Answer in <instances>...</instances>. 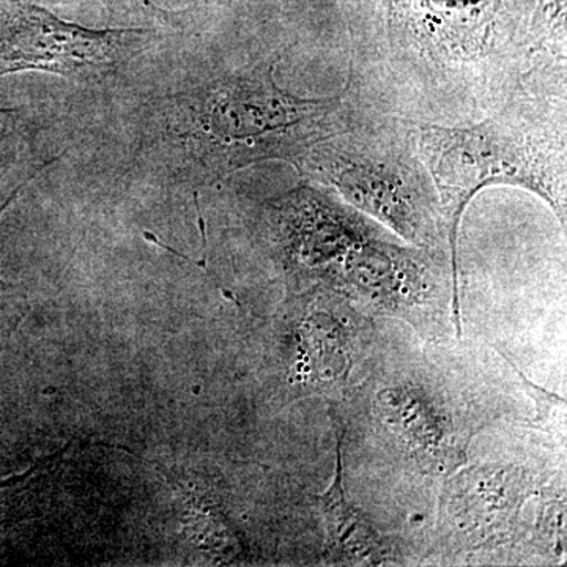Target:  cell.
I'll return each mask as SVG.
<instances>
[{"mask_svg": "<svg viewBox=\"0 0 567 567\" xmlns=\"http://www.w3.org/2000/svg\"><path fill=\"white\" fill-rule=\"evenodd\" d=\"M347 91L413 123L464 125L520 92L532 73L535 0H342Z\"/></svg>", "mask_w": 567, "mask_h": 567, "instance_id": "cell-1", "label": "cell"}, {"mask_svg": "<svg viewBox=\"0 0 567 567\" xmlns=\"http://www.w3.org/2000/svg\"><path fill=\"white\" fill-rule=\"evenodd\" d=\"M276 63L221 66L153 99L142 112V162L162 181L207 188L254 164L293 166L316 142L371 112L347 87L322 99L286 91Z\"/></svg>", "mask_w": 567, "mask_h": 567, "instance_id": "cell-2", "label": "cell"}, {"mask_svg": "<svg viewBox=\"0 0 567 567\" xmlns=\"http://www.w3.org/2000/svg\"><path fill=\"white\" fill-rule=\"evenodd\" d=\"M417 148L434 183L450 245L451 315L462 334L458 233L470 203L488 186L535 194L566 229V96L520 91L464 125L415 123Z\"/></svg>", "mask_w": 567, "mask_h": 567, "instance_id": "cell-3", "label": "cell"}, {"mask_svg": "<svg viewBox=\"0 0 567 567\" xmlns=\"http://www.w3.org/2000/svg\"><path fill=\"white\" fill-rule=\"evenodd\" d=\"M293 167L306 182L333 193L406 244L450 256L442 208L417 148L415 123L368 112L349 128L316 142Z\"/></svg>", "mask_w": 567, "mask_h": 567, "instance_id": "cell-4", "label": "cell"}, {"mask_svg": "<svg viewBox=\"0 0 567 567\" xmlns=\"http://www.w3.org/2000/svg\"><path fill=\"white\" fill-rule=\"evenodd\" d=\"M265 237L284 274L344 297L380 234L333 193L303 183L262 204Z\"/></svg>", "mask_w": 567, "mask_h": 567, "instance_id": "cell-5", "label": "cell"}, {"mask_svg": "<svg viewBox=\"0 0 567 567\" xmlns=\"http://www.w3.org/2000/svg\"><path fill=\"white\" fill-rule=\"evenodd\" d=\"M159 40L155 28H87L31 0H0V78L43 71L102 84Z\"/></svg>", "mask_w": 567, "mask_h": 567, "instance_id": "cell-6", "label": "cell"}, {"mask_svg": "<svg viewBox=\"0 0 567 567\" xmlns=\"http://www.w3.org/2000/svg\"><path fill=\"white\" fill-rule=\"evenodd\" d=\"M533 481L516 466H472L451 481L445 516L470 547L502 544L516 528Z\"/></svg>", "mask_w": 567, "mask_h": 567, "instance_id": "cell-7", "label": "cell"}, {"mask_svg": "<svg viewBox=\"0 0 567 567\" xmlns=\"http://www.w3.org/2000/svg\"><path fill=\"white\" fill-rule=\"evenodd\" d=\"M380 423L399 446L427 468L454 472L465 461V445L445 402L416 382L394 383L375 394Z\"/></svg>", "mask_w": 567, "mask_h": 567, "instance_id": "cell-8", "label": "cell"}, {"mask_svg": "<svg viewBox=\"0 0 567 567\" xmlns=\"http://www.w3.org/2000/svg\"><path fill=\"white\" fill-rule=\"evenodd\" d=\"M311 301L295 328L292 382L322 390L342 382L353 364V338L344 316L334 311V295L308 290Z\"/></svg>", "mask_w": 567, "mask_h": 567, "instance_id": "cell-9", "label": "cell"}, {"mask_svg": "<svg viewBox=\"0 0 567 567\" xmlns=\"http://www.w3.org/2000/svg\"><path fill=\"white\" fill-rule=\"evenodd\" d=\"M319 503L328 533V555L336 565L379 566L393 559L385 537L377 532L363 511L347 495L342 432H338L333 481L319 495Z\"/></svg>", "mask_w": 567, "mask_h": 567, "instance_id": "cell-10", "label": "cell"}, {"mask_svg": "<svg viewBox=\"0 0 567 567\" xmlns=\"http://www.w3.org/2000/svg\"><path fill=\"white\" fill-rule=\"evenodd\" d=\"M31 144V128L20 111L0 110V171L20 162Z\"/></svg>", "mask_w": 567, "mask_h": 567, "instance_id": "cell-11", "label": "cell"}, {"mask_svg": "<svg viewBox=\"0 0 567 567\" xmlns=\"http://www.w3.org/2000/svg\"><path fill=\"white\" fill-rule=\"evenodd\" d=\"M106 9L117 17H134L142 20L169 24L173 13L159 9L152 0H103Z\"/></svg>", "mask_w": 567, "mask_h": 567, "instance_id": "cell-12", "label": "cell"}, {"mask_svg": "<svg viewBox=\"0 0 567 567\" xmlns=\"http://www.w3.org/2000/svg\"><path fill=\"white\" fill-rule=\"evenodd\" d=\"M31 181H33V178H31ZM31 181H25L24 183H22V185L18 186V188L14 189L13 194H11L9 199H7L6 203L2 204V207H0V216H2L3 213L7 212V208H9L10 205L14 203V199H17L18 196H20V193L22 192V189H24V186L28 185V183ZM7 287H9L7 286V282H3L2 279H0V292H2V290H6Z\"/></svg>", "mask_w": 567, "mask_h": 567, "instance_id": "cell-13", "label": "cell"}, {"mask_svg": "<svg viewBox=\"0 0 567 567\" xmlns=\"http://www.w3.org/2000/svg\"><path fill=\"white\" fill-rule=\"evenodd\" d=\"M216 2L221 3V6H230L235 0H216Z\"/></svg>", "mask_w": 567, "mask_h": 567, "instance_id": "cell-14", "label": "cell"}]
</instances>
